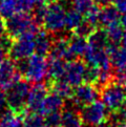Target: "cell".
Wrapping results in <instances>:
<instances>
[{
    "label": "cell",
    "mask_w": 126,
    "mask_h": 127,
    "mask_svg": "<svg viewBox=\"0 0 126 127\" xmlns=\"http://www.w3.org/2000/svg\"><path fill=\"white\" fill-rule=\"evenodd\" d=\"M17 62V68L20 75L28 82L41 83L47 75V61L44 56L33 54L28 59Z\"/></svg>",
    "instance_id": "cell-1"
},
{
    "label": "cell",
    "mask_w": 126,
    "mask_h": 127,
    "mask_svg": "<svg viewBox=\"0 0 126 127\" xmlns=\"http://www.w3.org/2000/svg\"><path fill=\"white\" fill-rule=\"evenodd\" d=\"M30 85L28 81H17L12 86H10L5 92L6 102L8 109L23 118L28 113V97L30 93Z\"/></svg>",
    "instance_id": "cell-2"
},
{
    "label": "cell",
    "mask_w": 126,
    "mask_h": 127,
    "mask_svg": "<svg viewBox=\"0 0 126 127\" xmlns=\"http://www.w3.org/2000/svg\"><path fill=\"white\" fill-rule=\"evenodd\" d=\"M6 35L14 40L25 33L37 34L39 32V24L35 20L34 16L30 13H16L15 15L7 18L5 22Z\"/></svg>",
    "instance_id": "cell-3"
},
{
    "label": "cell",
    "mask_w": 126,
    "mask_h": 127,
    "mask_svg": "<svg viewBox=\"0 0 126 127\" xmlns=\"http://www.w3.org/2000/svg\"><path fill=\"white\" fill-rule=\"evenodd\" d=\"M65 19L66 12L64 6L58 2H53L46 6L42 24L48 33L58 34L65 29Z\"/></svg>",
    "instance_id": "cell-4"
},
{
    "label": "cell",
    "mask_w": 126,
    "mask_h": 127,
    "mask_svg": "<svg viewBox=\"0 0 126 127\" xmlns=\"http://www.w3.org/2000/svg\"><path fill=\"white\" fill-rule=\"evenodd\" d=\"M100 96L108 111L115 112L123 105L126 100V92L119 82L114 80L100 90Z\"/></svg>",
    "instance_id": "cell-5"
},
{
    "label": "cell",
    "mask_w": 126,
    "mask_h": 127,
    "mask_svg": "<svg viewBox=\"0 0 126 127\" xmlns=\"http://www.w3.org/2000/svg\"><path fill=\"white\" fill-rule=\"evenodd\" d=\"M37 34L25 33L13 40L8 54L15 62L28 59L35 53V38Z\"/></svg>",
    "instance_id": "cell-6"
},
{
    "label": "cell",
    "mask_w": 126,
    "mask_h": 127,
    "mask_svg": "<svg viewBox=\"0 0 126 127\" xmlns=\"http://www.w3.org/2000/svg\"><path fill=\"white\" fill-rule=\"evenodd\" d=\"M108 109L105 106L103 101H94L88 105L82 107L80 111L84 124L88 126H97L101 123H104L106 118L108 117Z\"/></svg>",
    "instance_id": "cell-7"
},
{
    "label": "cell",
    "mask_w": 126,
    "mask_h": 127,
    "mask_svg": "<svg viewBox=\"0 0 126 127\" xmlns=\"http://www.w3.org/2000/svg\"><path fill=\"white\" fill-rule=\"evenodd\" d=\"M86 63L80 59H71L65 62V71L63 79L71 86H78L84 82L85 71H86Z\"/></svg>",
    "instance_id": "cell-8"
},
{
    "label": "cell",
    "mask_w": 126,
    "mask_h": 127,
    "mask_svg": "<svg viewBox=\"0 0 126 127\" xmlns=\"http://www.w3.org/2000/svg\"><path fill=\"white\" fill-rule=\"evenodd\" d=\"M99 96H100V90H99L97 86L86 82L84 84L82 83L76 86L71 100L77 106L84 107L88 105V104L97 101Z\"/></svg>",
    "instance_id": "cell-9"
},
{
    "label": "cell",
    "mask_w": 126,
    "mask_h": 127,
    "mask_svg": "<svg viewBox=\"0 0 126 127\" xmlns=\"http://www.w3.org/2000/svg\"><path fill=\"white\" fill-rule=\"evenodd\" d=\"M20 76L14 60L5 59L0 64V87L3 90H6L10 86L20 80Z\"/></svg>",
    "instance_id": "cell-10"
},
{
    "label": "cell",
    "mask_w": 126,
    "mask_h": 127,
    "mask_svg": "<svg viewBox=\"0 0 126 127\" xmlns=\"http://www.w3.org/2000/svg\"><path fill=\"white\" fill-rule=\"evenodd\" d=\"M47 96V86L42 83H35L30 89L26 107L32 112H37L41 115L43 102Z\"/></svg>",
    "instance_id": "cell-11"
},
{
    "label": "cell",
    "mask_w": 126,
    "mask_h": 127,
    "mask_svg": "<svg viewBox=\"0 0 126 127\" xmlns=\"http://www.w3.org/2000/svg\"><path fill=\"white\" fill-rule=\"evenodd\" d=\"M106 53L108 54L112 67L116 71H122L126 69V48L119 46L118 44L109 42L106 45Z\"/></svg>",
    "instance_id": "cell-12"
},
{
    "label": "cell",
    "mask_w": 126,
    "mask_h": 127,
    "mask_svg": "<svg viewBox=\"0 0 126 127\" xmlns=\"http://www.w3.org/2000/svg\"><path fill=\"white\" fill-rule=\"evenodd\" d=\"M88 42L85 37L74 34L68 39V53L69 60L71 59H80L84 57V54L87 49Z\"/></svg>",
    "instance_id": "cell-13"
},
{
    "label": "cell",
    "mask_w": 126,
    "mask_h": 127,
    "mask_svg": "<svg viewBox=\"0 0 126 127\" xmlns=\"http://www.w3.org/2000/svg\"><path fill=\"white\" fill-rule=\"evenodd\" d=\"M49 57L61 59V60H69L68 39H66L64 37L54 39L52 49L49 52Z\"/></svg>",
    "instance_id": "cell-14"
},
{
    "label": "cell",
    "mask_w": 126,
    "mask_h": 127,
    "mask_svg": "<svg viewBox=\"0 0 126 127\" xmlns=\"http://www.w3.org/2000/svg\"><path fill=\"white\" fill-rule=\"evenodd\" d=\"M53 41L54 40L46 32H38L35 38V53L44 57L49 55Z\"/></svg>",
    "instance_id": "cell-15"
},
{
    "label": "cell",
    "mask_w": 126,
    "mask_h": 127,
    "mask_svg": "<svg viewBox=\"0 0 126 127\" xmlns=\"http://www.w3.org/2000/svg\"><path fill=\"white\" fill-rule=\"evenodd\" d=\"M83 119L78 110L74 108H67L61 112L62 127H83Z\"/></svg>",
    "instance_id": "cell-16"
},
{
    "label": "cell",
    "mask_w": 126,
    "mask_h": 127,
    "mask_svg": "<svg viewBox=\"0 0 126 127\" xmlns=\"http://www.w3.org/2000/svg\"><path fill=\"white\" fill-rule=\"evenodd\" d=\"M64 71H65L64 60L49 57V60L47 61V76H48V80L51 82L63 79Z\"/></svg>",
    "instance_id": "cell-17"
},
{
    "label": "cell",
    "mask_w": 126,
    "mask_h": 127,
    "mask_svg": "<svg viewBox=\"0 0 126 127\" xmlns=\"http://www.w3.org/2000/svg\"><path fill=\"white\" fill-rule=\"evenodd\" d=\"M63 105H64L63 98L56 93L52 92L51 94H47L45 100H44L41 115H47V113L54 111H60Z\"/></svg>",
    "instance_id": "cell-18"
},
{
    "label": "cell",
    "mask_w": 126,
    "mask_h": 127,
    "mask_svg": "<svg viewBox=\"0 0 126 127\" xmlns=\"http://www.w3.org/2000/svg\"><path fill=\"white\" fill-rule=\"evenodd\" d=\"M120 12L117 10L114 5L103 6L100 11V17H99V23L102 26H108L111 23H115L119 20Z\"/></svg>",
    "instance_id": "cell-19"
},
{
    "label": "cell",
    "mask_w": 126,
    "mask_h": 127,
    "mask_svg": "<svg viewBox=\"0 0 126 127\" xmlns=\"http://www.w3.org/2000/svg\"><path fill=\"white\" fill-rule=\"evenodd\" d=\"M51 87L54 93L59 95L63 99H71V97H73L74 90L71 88L73 86L67 83L64 79L53 81V82H51Z\"/></svg>",
    "instance_id": "cell-20"
},
{
    "label": "cell",
    "mask_w": 126,
    "mask_h": 127,
    "mask_svg": "<svg viewBox=\"0 0 126 127\" xmlns=\"http://www.w3.org/2000/svg\"><path fill=\"white\" fill-rule=\"evenodd\" d=\"M106 34L107 37H108L109 42L115 43V44H120L122 37L124 35V28L122 26V24H120L118 21L115 22V23H111L108 26H106Z\"/></svg>",
    "instance_id": "cell-21"
},
{
    "label": "cell",
    "mask_w": 126,
    "mask_h": 127,
    "mask_svg": "<svg viewBox=\"0 0 126 127\" xmlns=\"http://www.w3.org/2000/svg\"><path fill=\"white\" fill-rule=\"evenodd\" d=\"M21 116L11 111H5L0 117V127H22Z\"/></svg>",
    "instance_id": "cell-22"
},
{
    "label": "cell",
    "mask_w": 126,
    "mask_h": 127,
    "mask_svg": "<svg viewBox=\"0 0 126 127\" xmlns=\"http://www.w3.org/2000/svg\"><path fill=\"white\" fill-rule=\"evenodd\" d=\"M82 21H83L82 13H80L79 11L75 10V8H71L70 11L66 12L65 28L68 31H75Z\"/></svg>",
    "instance_id": "cell-23"
},
{
    "label": "cell",
    "mask_w": 126,
    "mask_h": 127,
    "mask_svg": "<svg viewBox=\"0 0 126 127\" xmlns=\"http://www.w3.org/2000/svg\"><path fill=\"white\" fill-rule=\"evenodd\" d=\"M22 127H46L45 121L40 113H26L23 117Z\"/></svg>",
    "instance_id": "cell-24"
},
{
    "label": "cell",
    "mask_w": 126,
    "mask_h": 127,
    "mask_svg": "<svg viewBox=\"0 0 126 127\" xmlns=\"http://www.w3.org/2000/svg\"><path fill=\"white\" fill-rule=\"evenodd\" d=\"M16 13H18L16 0H2L1 5H0V15L7 19L15 15Z\"/></svg>",
    "instance_id": "cell-25"
},
{
    "label": "cell",
    "mask_w": 126,
    "mask_h": 127,
    "mask_svg": "<svg viewBox=\"0 0 126 127\" xmlns=\"http://www.w3.org/2000/svg\"><path fill=\"white\" fill-rule=\"evenodd\" d=\"M100 11L101 8L99 5H93L89 10L85 13V20L88 21L91 24H93L94 26H97V24L99 23V17H100Z\"/></svg>",
    "instance_id": "cell-26"
},
{
    "label": "cell",
    "mask_w": 126,
    "mask_h": 127,
    "mask_svg": "<svg viewBox=\"0 0 126 127\" xmlns=\"http://www.w3.org/2000/svg\"><path fill=\"white\" fill-rule=\"evenodd\" d=\"M94 30H96V26H94L93 24H91L88 21L84 20V21L81 22V23L79 24V26L74 32H75V34H77L79 36L88 38V36L91 35Z\"/></svg>",
    "instance_id": "cell-27"
},
{
    "label": "cell",
    "mask_w": 126,
    "mask_h": 127,
    "mask_svg": "<svg viewBox=\"0 0 126 127\" xmlns=\"http://www.w3.org/2000/svg\"><path fill=\"white\" fill-rule=\"evenodd\" d=\"M100 76V68L96 66H88L86 67V71H85V78L84 81L87 83H92V84H96L97 81Z\"/></svg>",
    "instance_id": "cell-28"
},
{
    "label": "cell",
    "mask_w": 126,
    "mask_h": 127,
    "mask_svg": "<svg viewBox=\"0 0 126 127\" xmlns=\"http://www.w3.org/2000/svg\"><path fill=\"white\" fill-rule=\"evenodd\" d=\"M73 8L85 14L94 5V0H70Z\"/></svg>",
    "instance_id": "cell-29"
},
{
    "label": "cell",
    "mask_w": 126,
    "mask_h": 127,
    "mask_svg": "<svg viewBox=\"0 0 126 127\" xmlns=\"http://www.w3.org/2000/svg\"><path fill=\"white\" fill-rule=\"evenodd\" d=\"M46 118L44 119L46 127H57L61 125V112L54 111L45 115Z\"/></svg>",
    "instance_id": "cell-30"
},
{
    "label": "cell",
    "mask_w": 126,
    "mask_h": 127,
    "mask_svg": "<svg viewBox=\"0 0 126 127\" xmlns=\"http://www.w3.org/2000/svg\"><path fill=\"white\" fill-rule=\"evenodd\" d=\"M16 4L18 13H30L36 7L34 0H16Z\"/></svg>",
    "instance_id": "cell-31"
},
{
    "label": "cell",
    "mask_w": 126,
    "mask_h": 127,
    "mask_svg": "<svg viewBox=\"0 0 126 127\" xmlns=\"http://www.w3.org/2000/svg\"><path fill=\"white\" fill-rule=\"evenodd\" d=\"M115 80L123 86V88L126 92V69L122 70V71H116L115 72Z\"/></svg>",
    "instance_id": "cell-32"
},
{
    "label": "cell",
    "mask_w": 126,
    "mask_h": 127,
    "mask_svg": "<svg viewBox=\"0 0 126 127\" xmlns=\"http://www.w3.org/2000/svg\"><path fill=\"white\" fill-rule=\"evenodd\" d=\"M6 108H8L7 102H6V97L2 92H0V117L6 111Z\"/></svg>",
    "instance_id": "cell-33"
},
{
    "label": "cell",
    "mask_w": 126,
    "mask_h": 127,
    "mask_svg": "<svg viewBox=\"0 0 126 127\" xmlns=\"http://www.w3.org/2000/svg\"><path fill=\"white\" fill-rule=\"evenodd\" d=\"M114 5L120 13H125L126 12V0H112Z\"/></svg>",
    "instance_id": "cell-34"
},
{
    "label": "cell",
    "mask_w": 126,
    "mask_h": 127,
    "mask_svg": "<svg viewBox=\"0 0 126 127\" xmlns=\"http://www.w3.org/2000/svg\"><path fill=\"white\" fill-rule=\"evenodd\" d=\"M6 35V26H5V21L4 18L0 15V41L1 39Z\"/></svg>",
    "instance_id": "cell-35"
},
{
    "label": "cell",
    "mask_w": 126,
    "mask_h": 127,
    "mask_svg": "<svg viewBox=\"0 0 126 127\" xmlns=\"http://www.w3.org/2000/svg\"><path fill=\"white\" fill-rule=\"evenodd\" d=\"M94 2L99 5L100 7L103 6H107V5H110V3L112 2V0H94Z\"/></svg>",
    "instance_id": "cell-36"
},
{
    "label": "cell",
    "mask_w": 126,
    "mask_h": 127,
    "mask_svg": "<svg viewBox=\"0 0 126 127\" xmlns=\"http://www.w3.org/2000/svg\"><path fill=\"white\" fill-rule=\"evenodd\" d=\"M7 54H8V52L6 51L5 48H3L2 46H0V64H1V63L6 59Z\"/></svg>",
    "instance_id": "cell-37"
},
{
    "label": "cell",
    "mask_w": 126,
    "mask_h": 127,
    "mask_svg": "<svg viewBox=\"0 0 126 127\" xmlns=\"http://www.w3.org/2000/svg\"><path fill=\"white\" fill-rule=\"evenodd\" d=\"M121 24H122V26L126 30V12L123 13L122 17H121Z\"/></svg>",
    "instance_id": "cell-38"
},
{
    "label": "cell",
    "mask_w": 126,
    "mask_h": 127,
    "mask_svg": "<svg viewBox=\"0 0 126 127\" xmlns=\"http://www.w3.org/2000/svg\"><path fill=\"white\" fill-rule=\"evenodd\" d=\"M120 45H121V46H123V47H125V48H126V32H125L124 35H123L122 40H121V42H120Z\"/></svg>",
    "instance_id": "cell-39"
},
{
    "label": "cell",
    "mask_w": 126,
    "mask_h": 127,
    "mask_svg": "<svg viewBox=\"0 0 126 127\" xmlns=\"http://www.w3.org/2000/svg\"><path fill=\"white\" fill-rule=\"evenodd\" d=\"M97 127H114L112 125H110V124H107V123H101V124H99V125H97Z\"/></svg>",
    "instance_id": "cell-40"
},
{
    "label": "cell",
    "mask_w": 126,
    "mask_h": 127,
    "mask_svg": "<svg viewBox=\"0 0 126 127\" xmlns=\"http://www.w3.org/2000/svg\"><path fill=\"white\" fill-rule=\"evenodd\" d=\"M51 2H59V1H61V0H49Z\"/></svg>",
    "instance_id": "cell-41"
},
{
    "label": "cell",
    "mask_w": 126,
    "mask_h": 127,
    "mask_svg": "<svg viewBox=\"0 0 126 127\" xmlns=\"http://www.w3.org/2000/svg\"><path fill=\"white\" fill-rule=\"evenodd\" d=\"M57 127H62V126H61V125H60V126H57Z\"/></svg>",
    "instance_id": "cell-42"
}]
</instances>
